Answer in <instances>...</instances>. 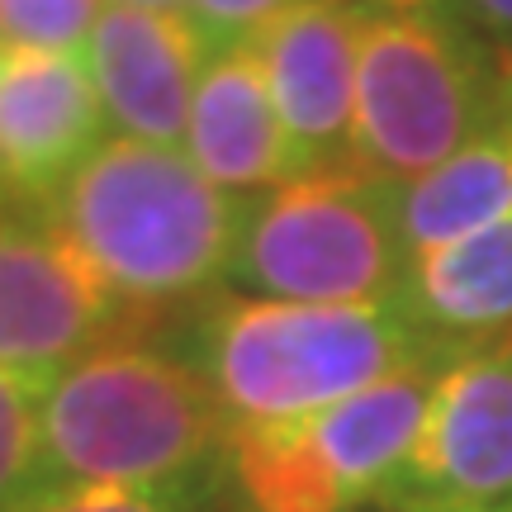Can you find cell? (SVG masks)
<instances>
[{
  "label": "cell",
  "instance_id": "cell-1",
  "mask_svg": "<svg viewBox=\"0 0 512 512\" xmlns=\"http://www.w3.org/2000/svg\"><path fill=\"white\" fill-rule=\"evenodd\" d=\"M43 214L143 332H162L223 290L242 228L238 195L181 147L138 138H105Z\"/></svg>",
  "mask_w": 512,
  "mask_h": 512
},
{
  "label": "cell",
  "instance_id": "cell-2",
  "mask_svg": "<svg viewBox=\"0 0 512 512\" xmlns=\"http://www.w3.org/2000/svg\"><path fill=\"white\" fill-rule=\"evenodd\" d=\"M204 375L242 427L309 418L403 370H446L399 304H285L219 290L152 332Z\"/></svg>",
  "mask_w": 512,
  "mask_h": 512
},
{
  "label": "cell",
  "instance_id": "cell-3",
  "mask_svg": "<svg viewBox=\"0 0 512 512\" xmlns=\"http://www.w3.org/2000/svg\"><path fill=\"white\" fill-rule=\"evenodd\" d=\"M48 484H185L233 470V422L152 332L76 356L43 384Z\"/></svg>",
  "mask_w": 512,
  "mask_h": 512
},
{
  "label": "cell",
  "instance_id": "cell-4",
  "mask_svg": "<svg viewBox=\"0 0 512 512\" xmlns=\"http://www.w3.org/2000/svg\"><path fill=\"white\" fill-rule=\"evenodd\" d=\"M512 62L456 15H370L356 57V171L413 181L498 124Z\"/></svg>",
  "mask_w": 512,
  "mask_h": 512
},
{
  "label": "cell",
  "instance_id": "cell-5",
  "mask_svg": "<svg viewBox=\"0 0 512 512\" xmlns=\"http://www.w3.org/2000/svg\"><path fill=\"white\" fill-rule=\"evenodd\" d=\"M408 271L394 181L318 171L242 200L223 285L285 304H399Z\"/></svg>",
  "mask_w": 512,
  "mask_h": 512
},
{
  "label": "cell",
  "instance_id": "cell-6",
  "mask_svg": "<svg viewBox=\"0 0 512 512\" xmlns=\"http://www.w3.org/2000/svg\"><path fill=\"white\" fill-rule=\"evenodd\" d=\"M441 370H403L309 418L233 432L247 512H351L380 503L422 437Z\"/></svg>",
  "mask_w": 512,
  "mask_h": 512
},
{
  "label": "cell",
  "instance_id": "cell-7",
  "mask_svg": "<svg viewBox=\"0 0 512 512\" xmlns=\"http://www.w3.org/2000/svg\"><path fill=\"white\" fill-rule=\"evenodd\" d=\"M128 332L143 328L53 219L34 204H0V370L53 380Z\"/></svg>",
  "mask_w": 512,
  "mask_h": 512
},
{
  "label": "cell",
  "instance_id": "cell-8",
  "mask_svg": "<svg viewBox=\"0 0 512 512\" xmlns=\"http://www.w3.org/2000/svg\"><path fill=\"white\" fill-rule=\"evenodd\" d=\"M498 503H512V337L441 370L418 446L375 508L470 512Z\"/></svg>",
  "mask_w": 512,
  "mask_h": 512
},
{
  "label": "cell",
  "instance_id": "cell-9",
  "mask_svg": "<svg viewBox=\"0 0 512 512\" xmlns=\"http://www.w3.org/2000/svg\"><path fill=\"white\" fill-rule=\"evenodd\" d=\"M370 10L361 0H294L252 38L294 171H356V57Z\"/></svg>",
  "mask_w": 512,
  "mask_h": 512
},
{
  "label": "cell",
  "instance_id": "cell-10",
  "mask_svg": "<svg viewBox=\"0 0 512 512\" xmlns=\"http://www.w3.org/2000/svg\"><path fill=\"white\" fill-rule=\"evenodd\" d=\"M105 105L86 57L0 48V190L43 204L105 143Z\"/></svg>",
  "mask_w": 512,
  "mask_h": 512
},
{
  "label": "cell",
  "instance_id": "cell-11",
  "mask_svg": "<svg viewBox=\"0 0 512 512\" xmlns=\"http://www.w3.org/2000/svg\"><path fill=\"white\" fill-rule=\"evenodd\" d=\"M86 72L119 138L157 147H181L190 124V100L209 62V48L181 10L105 5L86 38Z\"/></svg>",
  "mask_w": 512,
  "mask_h": 512
},
{
  "label": "cell",
  "instance_id": "cell-12",
  "mask_svg": "<svg viewBox=\"0 0 512 512\" xmlns=\"http://www.w3.org/2000/svg\"><path fill=\"white\" fill-rule=\"evenodd\" d=\"M181 147L209 181L238 200L266 195L299 176L275 114L271 81L252 43L209 53Z\"/></svg>",
  "mask_w": 512,
  "mask_h": 512
},
{
  "label": "cell",
  "instance_id": "cell-13",
  "mask_svg": "<svg viewBox=\"0 0 512 512\" xmlns=\"http://www.w3.org/2000/svg\"><path fill=\"white\" fill-rule=\"evenodd\" d=\"M399 309L446 356L498 347L512 337V214L479 233L413 256Z\"/></svg>",
  "mask_w": 512,
  "mask_h": 512
},
{
  "label": "cell",
  "instance_id": "cell-14",
  "mask_svg": "<svg viewBox=\"0 0 512 512\" xmlns=\"http://www.w3.org/2000/svg\"><path fill=\"white\" fill-rule=\"evenodd\" d=\"M233 470L185 484H48L19 512H233Z\"/></svg>",
  "mask_w": 512,
  "mask_h": 512
},
{
  "label": "cell",
  "instance_id": "cell-15",
  "mask_svg": "<svg viewBox=\"0 0 512 512\" xmlns=\"http://www.w3.org/2000/svg\"><path fill=\"white\" fill-rule=\"evenodd\" d=\"M43 384L19 370H0V512H19L38 489L43 470Z\"/></svg>",
  "mask_w": 512,
  "mask_h": 512
},
{
  "label": "cell",
  "instance_id": "cell-16",
  "mask_svg": "<svg viewBox=\"0 0 512 512\" xmlns=\"http://www.w3.org/2000/svg\"><path fill=\"white\" fill-rule=\"evenodd\" d=\"M100 15L105 0H0V48L76 53Z\"/></svg>",
  "mask_w": 512,
  "mask_h": 512
},
{
  "label": "cell",
  "instance_id": "cell-17",
  "mask_svg": "<svg viewBox=\"0 0 512 512\" xmlns=\"http://www.w3.org/2000/svg\"><path fill=\"white\" fill-rule=\"evenodd\" d=\"M290 5L294 0H185L181 15L190 19V29L200 34V43L209 53H223V48L252 43Z\"/></svg>",
  "mask_w": 512,
  "mask_h": 512
},
{
  "label": "cell",
  "instance_id": "cell-18",
  "mask_svg": "<svg viewBox=\"0 0 512 512\" xmlns=\"http://www.w3.org/2000/svg\"><path fill=\"white\" fill-rule=\"evenodd\" d=\"M451 10H456L503 62H512V0H451Z\"/></svg>",
  "mask_w": 512,
  "mask_h": 512
},
{
  "label": "cell",
  "instance_id": "cell-19",
  "mask_svg": "<svg viewBox=\"0 0 512 512\" xmlns=\"http://www.w3.org/2000/svg\"><path fill=\"white\" fill-rule=\"evenodd\" d=\"M370 15H432V10H451V0H361Z\"/></svg>",
  "mask_w": 512,
  "mask_h": 512
},
{
  "label": "cell",
  "instance_id": "cell-20",
  "mask_svg": "<svg viewBox=\"0 0 512 512\" xmlns=\"http://www.w3.org/2000/svg\"><path fill=\"white\" fill-rule=\"evenodd\" d=\"M119 5H147V10H181L185 0H119Z\"/></svg>",
  "mask_w": 512,
  "mask_h": 512
},
{
  "label": "cell",
  "instance_id": "cell-21",
  "mask_svg": "<svg viewBox=\"0 0 512 512\" xmlns=\"http://www.w3.org/2000/svg\"><path fill=\"white\" fill-rule=\"evenodd\" d=\"M470 512H512V503H498V508H470Z\"/></svg>",
  "mask_w": 512,
  "mask_h": 512
},
{
  "label": "cell",
  "instance_id": "cell-22",
  "mask_svg": "<svg viewBox=\"0 0 512 512\" xmlns=\"http://www.w3.org/2000/svg\"><path fill=\"white\" fill-rule=\"evenodd\" d=\"M351 512H389V508H375V503H366V508H351Z\"/></svg>",
  "mask_w": 512,
  "mask_h": 512
},
{
  "label": "cell",
  "instance_id": "cell-23",
  "mask_svg": "<svg viewBox=\"0 0 512 512\" xmlns=\"http://www.w3.org/2000/svg\"><path fill=\"white\" fill-rule=\"evenodd\" d=\"M233 512H247V508H242V503H238V508H233Z\"/></svg>",
  "mask_w": 512,
  "mask_h": 512
},
{
  "label": "cell",
  "instance_id": "cell-24",
  "mask_svg": "<svg viewBox=\"0 0 512 512\" xmlns=\"http://www.w3.org/2000/svg\"><path fill=\"white\" fill-rule=\"evenodd\" d=\"M0 204H5V190H0Z\"/></svg>",
  "mask_w": 512,
  "mask_h": 512
}]
</instances>
